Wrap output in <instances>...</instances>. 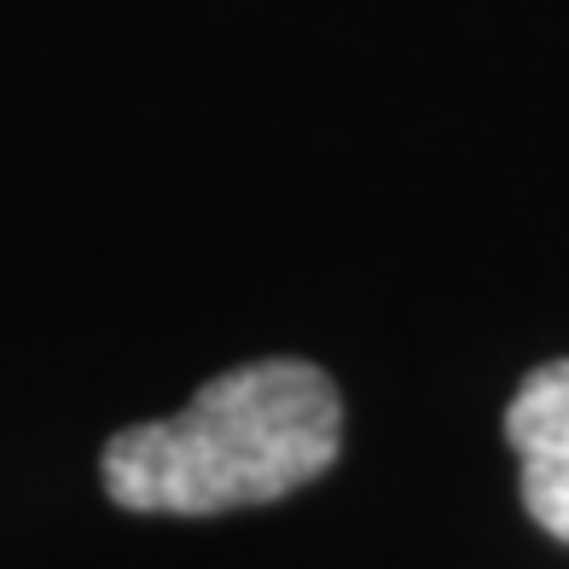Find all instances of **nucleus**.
Wrapping results in <instances>:
<instances>
[{
    "mask_svg": "<svg viewBox=\"0 0 569 569\" xmlns=\"http://www.w3.org/2000/svg\"><path fill=\"white\" fill-rule=\"evenodd\" d=\"M343 448L338 383L308 360H250L169 412L111 436L106 488L128 511L216 517L284 500Z\"/></svg>",
    "mask_w": 569,
    "mask_h": 569,
    "instance_id": "1",
    "label": "nucleus"
},
{
    "mask_svg": "<svg viewBox=\"0 0 569 569\" xmlns=\"http://www.w3.org/2000/svg\"><path fill=\"white\" fill-rule=\"evenodd\" d=\"M506 442L517 453L523 506L569 547V360L535 367L506 407Z\"/></svg>",
    "mask_w": 569,
    "mask_h": 569,
    "instance_id": "2",
    "label": "nucleus"
}]
</instances>
